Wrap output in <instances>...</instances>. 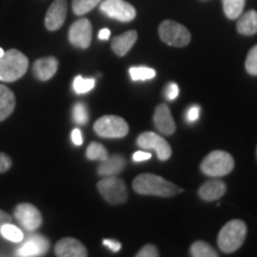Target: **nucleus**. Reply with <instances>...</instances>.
<instances>
[{"label":"nucleus","instance_id":"10","mask_svg":"<svg viewBox=\"0 0 257 257\" xmlns=\"http://www.w3.org/2000/svg\"><path fill=\"white\" fill-rule=\"evenodd\" d=\"M69 42L80 49H87L92 42V25L86 18H81L73 23L68 34Z\"/></svg>","mask_w":257,"mask_h":257},{"label":"nucleus","instance_id":"12","mask_svg":"<svg viewBox=\"0 0 257 257\" xmlns=\"http://www.w3.org/2000/svg\"><path fill=\"white\" fill-rule=\"evenodd\" d=\"M49 249V240L42 234L32 233L28 236L25 242L16 251V255L22 257L43 256Z\"/></svg>","mask_w":257,"mask_h":257},{"label":"nucleus","instance_id":"5","mask_svg":"<svg viewBox=\"0 0 257 257\" xmlns=\"http://www.w3.org/2000/svg\"><path fill=\"white\" fill-rule=\"evenodd\" d=\"M159 35L168 46L178 48L188 46L192 40L188 29L174 21H163L159 27Z\"/></svg>","mask_w":257,"mask_h":257},{"label":"nucleus","instance_id":"31","mask_svg":"<svg viewBox=\"0 0 257 257\" xmlns=\"http://www.w3.org/2000/svg\"><path fill=\"white\" fill-rule=\"evenodd\" d=\"M136 256L137 257H159L160 253L155 245H153V244H147V245H144L143 248L137 252Z\"/></svg>","mask_w":257,"mask_h":257},{"label":"nucleus","instance_id":"21","mask_svg":"<svg viewBox=\"0 0 257 257\" xmlns=\"http://www.w3.org/2000/svg\"><path fill=\"white\" fill-rule=\"evenodd\" d=\"M16 98L14 92L6 86L0 85V121L5 120L10 117L15 110Z\"/></svg>","mask_w":257,"mask_h":257},{"label":"nucleus","instance_id":"18","mask_svg":"<svg viewBox=\"0 0 257 257\" xmlns=\"http://www.w3.org/2000/svg\"><path fill=\"white\" fill-rule=\"evenodd\" d=\"M137 31L135 30H128L124 34L119 35V36L114 37L111 42V48L113 50V53L118 56H124L130 51L131 48L134 47V44L137 41Z\"/></svg>","mask_w":257,"mask_h":257},{"label":"nucleus","instance_id":"1","mask_svg":"<svg viewBox=\"0 0 257 257\" xmlns=\"http://www.w3.org/2000/svg\"><path fill=\"white\" fill-rule=\"evenodd\" d=\"M134 191L141 195H156L172 198L182 193V188L162 176L155 174H140L133 182Z\"/></svg>","mask_w":257,"mask_h":257},{"label":"nucleus","instance_id":"20","mask_svg":"<svg viewBox=\"0 0 257 257\" xmlns=\"http://www.w3.org/2000/svg\"><path fill=\"white\" fill-rule=\"evenodd\" d=\"M237 31L244 36H252L257 34V12L255 10L242 14L237 22Z\"/></svg>","mask_w":257,"mask_h":257},{"label":"nucleus","instance_id":"3","mask_svg":"<svg viewBox=\"0 0 257 257\" xmlns=\"http://www.w3.org/2000/svg\"><path fill=\"white\" fill-rule=\"evenodd\" d=\"M246 237V225L244 221L233 219L221 227L218 234V246L225 253L238 250Z\"/></svg>","mask_w":257,"mask_h":257},{"label":"nucleus","instance_id":"4","mask_svg":"<svg viewBox=\"0 0 257 257\" xmlns=\"http://www.w3.org/2000/svg\"><path fill=\"white\" fill-rule=\"evenodd\" d=\"M234 161L229 153L223 150H214L208 154L201 162L200 169L208 176H225L233 170Z\"/></svg>","mask_w":257,"mask_h":257},{"label":"nucleus","instance_id":"23","mask_svg":"<svg viewBox=\"0 0 257 257\" xmlns=\"http://www.w3.org/2000/svg\"><path fill=\"white\" fill-rule=\"evenodd\" d=\"M191 255L193 257H217L218 252L208 243L197 240L191 245Z\"/></svg>","mask_w":257,"mask_h":257},{"label":"nucleus","instance_id":"38","mask_svg":"<svg viewBox=\"0 0 257 257\" xmlns=\"http://www.w3.org/2000/svg\"><path fill=\"white\" fill-rule=\"evenodd\" d=\"M12 221V218L10 216L9 213H6L3 210H0V227L3 226V225L6 224V223H11Z\"/></svg>","mask_w":257,"mask_h":257},{"label":"nucleus","instance_id":"39","mask_svg":"<svg viewBox=\"0 0 257 257\" xmlns=\"http://www.w3.org/2000/svg\"><path fill=\"white\" fill-rule=\"evenodd\" d=\"M110 36H111V31L108 30V29H101V30L99 31V35H98L99 40H101V41H107L108 38H110Z\"/></svg>","mask_w":257,"mask_h":257},{"label":"nucleus","instance_id":"29","mask_svg":"<svg viewBox=\"0 0 257 257\" xmlns=\"http://www.w3.org/2000/svg\"><path fill=\"white\" fill-rule=\"evenodd\" d=\"M73 119L76 124L85 125L88 121V111L83 102H78L73 107Z\"/></svg>","mask_w":257,"mask_h":257},{"label":"nucleus","instance_id":"28","mask_svg":"<svg viewBox=\"0 0 257 257\" xmlns=\"http://www.w3.org/2000/svg\"><path fill=\"white\" fill-rule=\"evenodd\" d=\"M95 86L94 79H85L82 76H76L73 81V89L75 91L76 94H85L92 91Z\"/></svg>","mask_w":257,"mask_h":257},{"label":"nucleus","instance_id":"35","mask_svg":"<svg viewBox=\"0 0 257 257\" xmlns=\"http://www.w3.org/2000/svg\"><path fill=\"white\" fill-rule=\"evenodd\" d=\"M105 246H107L111 251L113 252H118L121 249V244L118 242V240H113V239H104L102 240Z\"/></svg>","mask_w":257,"mask_h":257},{"label":"nucleus","instance_id":"14","mask_svg":"<svg viewBox=\"0 0 257 257\" xmlns=\"http://www.w3.org/2000/svg\"><path fill=\"white\" fill-rule=\"evenodd\" d=\"M154 124L157 130L165 136H170L175 133L176 125L170 113L169 107L166 104H160L154 114Z\"/></svg>","mask_w":257,"mask_h":257},{"label":"nucleus","instance_id":"6","mask_svg":"<svg viewBox=\"0 0 257 257\" xmlns=\"http://www.w3.org/2000/svg\"><path fill=\"white\" fill-rule=\"evenodd\" d=\"M98 191L108 204L119 205L127 200L126 186L117 176H105L98 182Z\"/></svg>","mask_w":257,"mask_h":257},{"label":"nucleus","instance_id":"36","mask_svg":"<svg viewBox=\"0 0 257 257\" xmlns=\"http://www.w3.org/2000/svg\"><path fill=\"white\" fill-rule=\"evenodd\" d=\"M152 159V154L148 152H136L133 155L134 162H143V161H148Z\"/></svg>","mask_w":257,"mask_h":257},{"label":"nucleus","instance_id":"13","mask_svg":"<svg viewBox=\"0 0 257 257\" xmlns=\"http://www.w3.org/2000/svg\"><path fill=\"white\" fill-rule=\"evenodd\" d=\"M67 10H68L67 0H55L50 5L47 11L46 21H44L48 30L56 31L62 27L67 17Z\"/></svg>","mask_w":257,"mask_h":257},{"label":"nucleus","instance_id":"26","mask_svg":"<svg viewBox=\"0 0 257 257\" xmlns=\"http://www.w3.org/2000/svg\"><path fill=\"white\" fill-rule=\"evenodd\" d=\"M86 156H87L88 160L100 161V162H102V161L107 159L108 154L102 144L98 142H92L88 146L87 150H86Z\"/></svg>","mask_w":257,"mask_h":257},{"label":"nucleus","instance_id":"16","mask_svg":"<svg viewBox=\"0 0 257 257\" xmlns=\"http://www.w3.org/2000/svg\"><path fill=\"white\" fill-rule=\"evenodd\" d=\"M59 68V61L55 57H43V59L37 60L34 63L32 70H34V75L36 76L41 81H48V80L53 78Z\"/></svg>","mask_w":257,"mask_h":257},{"label":"nucleus","instance_id":"27","mask_svg":"<svg viewBox=\"0 0 257 257\" xmlns=\"http://www.w3.org/2000/svg\"><path fill=\"white\" fill-rule=\"evenodd\" d=\"M99 3H101V0H73V12L78 16L86 15L87 12L92 11Z\"/></svg>","mask_w":257,"mask_h":257},{"label":"nucleus","instance_id":"17","mask_svg":"<svg viewBox=\"0 0 257 257\" xmlns=\"http://www.w3.org/2000/svg\"><path fill=\"white\" fill-rule=\"evenodd\" d=\"M226 192V185L220 180H208L199 188V197L205 201H214L220 199Z\"/></svg>","mask_w":257,"mask_h":257},{"label":"nucleus","instance_id":"7","mask_svg":"<svg viewBox=\"0 0 257 257\" xmlns=\"http://www.w3.org/2000/svg\"><path fill=\"white\" fill-rule=\"evenodd\" d=\"M94 131L104 138H123L128 134V125L118 115H104L94 123Z\"/></svg>","mask_w":257,"mask_h":257},{"label":"nucleus","instance_id":"9","mask_svg":"<svg viewBox=\"0 0 257 257\" xmlns=\"http://www.w3.org/2000/svg\"><path fill=\"white\" fill-rule=\"evenodd\" d=\"M137 146L143 149L155 150L161 161L169 160L172 156V148L163 137L155 133H143L137 138Z\"/></svg>","mask_w":257,"mask_h":257},{"label":"nucleus","instance_id":"30","mask_svg":"<svg viewBox=\"0 0 257 257\" xmlns=\"http://www.w3.org/2000/svg\"><path fill=\"white\" fill-rule=\"evenodd\" d=\"M245 69L250 75H257V44L249 50L245 60Z\"/></svg>","mask_w":257,"mask_h":257},{"label":"nucleus","instance_id":"37","mask_svg":"<svg viewBox=\"0 0 257 257\" xmlns=\"http://www.w3.org/2000/svg\"><path fill=\"white\" fill-rule=\"evenodd\" d=\"M72 142L75 146H81L82 144V134L79 128H74L72 131Z\"/></svg>","mask_w":257,"mask_h":257},{"label":"nucleus","instance_id":"22","mask_svg":"<svg viewBox=\"0 0 257 257\" xmlns=\"http://www.w3.org/2000/svg\"><path fill=\"white\" fill-rule=\"evenodd\" d=\"M245 0H223L224 14L229 19H237L243 14Z\"/></svg>","mask_w":257,"mask_h":257},{"label":"nucleus","instance_id":"25","mask_svg":"<svg viewBox=\"0 0 257 257\" xmlns=\"http://www.w3.org/2000/svg\"><path fill=\"white\" fill-rule=\"evenodd\" d=\"M0 233L5 239L11 240V242L19 243L24 239V234L21 229L12 225L11 223H6L0 227Z\"/></svg>","mask_w":257,"mask_h":257},{"label":"nucleus","instance_id":"33","mask_svg":"<svg viewBox=\"0 0 257 257\" xmlns=\"http://www.w3.org/2000/svg\"><path fill=\"white\" fill-rule=\"evenodd\" d=\"M199 115H200V107L197 105L191 106L187 110V112H186V120H187L188 123H194V121H197L199 119Z\"/></svg>","mask_w":257,"mask_h":257},{"label":"nucleus","instance_id":"2","mask_svg":"<svg viewBox=\"0 0 257 257\" xmlns=\"http://www.w3.org/2000/svg\"><path fill=\"white\" fill-rule=\"evenodd\" d=\"M28 57L19 50L11 49L0 57V81L14 82L27 73Z\"/></svg>","mask_w":257,"mask_h":257},{"label":"nucleus","instance_id":"32","mask_svg":"<svg viewBox=\"0 0 257 257\" xmlns=\"http://www.w3.org/2000/svg\"><path fill=\"white\" fill-rule=\"evenodd\" d=\"M165 95L168 100H175L179 95V86L175 82H169L165 89Z\"/></svg>","mask_w":257,"mask_h":257},{"label":"nucleus","instance_id":"11","mask_svg":"<svg viewBox=\"0 0 257 257\" xmlns=\"http://www.w3.org/2000/svg\"><path fill=\"white\" fill-rule=\"evenodd\" d=\"M15 217L27 231L34 232L42 225V214L34 205L19 204L15 210Z\"/></svg>","mask_w":257,"mask_h":257},{"label":"nucleus","instance_id":"24","mask_svg":"<svg viewBox=\"0 0 257 257\" xmlns=\"http://www.w3.org/2000/svg\"><path fill=\"white\" fill-rule=\"evenodd\" d=\"M128 74L133 81H146L155 78L156 70L148 67H131L128 69Z\"/></svg>","mask_w":257,"mask_h":257},{"label":"nucleus","instance_id":"40","mask_svg":"<svg viewBox=\"0 0 257 257\" xmlns=\"http://www.w3.org/2000/svg\"><path fill=\"white\" fill-rule=\"evenodd\" d=\"M4 53H5V51H4V50H3V49H2V48H0V57H2L3 55H4Z\"/></svg>","mask_w":257,"mask_h":257},{"label":"nucleus","instance_id":"19","mask_svg":"<svg viewBox=\"0 0 257 257\" xmlns=\"http://www.w3.org/2000/svg\"><path fill=\"white\" fill-rule=\"evenodd\" d=\"M126 167V161L121 155H113L107 157L105 161H102L100 166L98 167V174L100 176H115L120 174Z\"/></svg>","mask_w":257,"mask_h":257},{"label":"nucleus","instance_id":"8","mask_svg":"<svg viewBox=\"0 0 257 257\" xmlns=\"http://www.w3.org/2000/svg\"><path fill=\"white\" fill-rule=\"evenodd\" d=\"M101 12L107 17L119 22H131L136 18V10L124 0H104L100 4Z\"/></svg>","mask_w":257,"mask_h":257},{"label":"nucleus","instance_id":"34","mask_svg":"<svg viewBox=\"0 0 257 257\" xmlns=\"http://www.w3.org/2000/svg\"><path fill=\"white\" fill-rule=\"evenodd\" d=\"M12 166V161L10 157L4 153H0V174L5 173L6 170H9Z\"/></svg>","mask_w":257,"mask_h":257},{"label":"nucleus","instance_id":"15","mask_svg":"<svg viewBox=\"0 0 257 257\" xmlns=\"http://www.w3.org/2000/svg\"><path fill=\"white\" fill-rule=\"evenodd\" d=\"M55 253L60 257H86L87 249L75 238H63L55 245Z\"/></svg>","mask_w":257,"mask_h":257}]
</instances>
